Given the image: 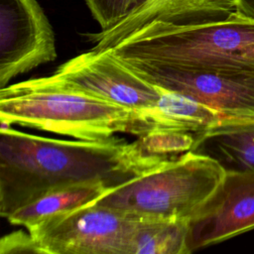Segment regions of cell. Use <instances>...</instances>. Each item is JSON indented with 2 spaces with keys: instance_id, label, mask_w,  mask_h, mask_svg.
<instances>
[{
  "instance_id": "cell-11",
  "label": "cell",
  "mask_w": 254,
  "mask_h": 254,
  "mask_svg": "<svg viewBox=\"0 0 254 254\" xmlns=\"http://www.w3.org/2000/svg\"><path fill=\"white\" fill-rule=\"evenodd\" d=\"M191 152L208 157L226 172H254V118H223L194 133Z\"/></svg>"
},
{
  "instance_id": "cell-1",
  "label": "cell",
  "mask_w": 254,
  "mask_h": 254,
  "mask_svg": "<svg viewBox=\"0 0 254 254\" xmlns=\"http://www.w3.org/2000/svg\"><path fill=\"white\" fill-rule=\"evenodd\" d=\"M168 161L144 157L133 142L115 137L60 140L10 126L0 132V214L7 218L51 190L77 184L115 189Z\"/></svg>"
},
{
  "instance_id": "cell-12",
  "label": "cell",
  "mask_w": 254,
  "mask_h": 254,
  "mask_svg": "<svg viewBox=\"0 0 254 254\" xmlns=\"http://www.w3.org/2000/svg\"><path fill=\"white\" fill-rule=\"evenodd\" d=\"M156 105L142 115L153 130H174L197 133L206 130L224 117L214 109L178 91L161 87Z\"/></svg>"
},
{
  "instance_id": "cell-17",
  "label": "cell",
  "mask_w": 254,
  "mask_h": 254,
  "mask_svg": "<svg viewBox=\"0 0 254 254\" xmlns=\"http://www.w3.org/2000/svg\"><path fill=\"white\" fill-rule=\"evenodd\" d=\"M0 253H41V251L29 231L18 230L1 238Z\"/></svg>"
},
{
  "instance_id": "cell-6",
  "label": "cell",
  "mask_w": 254,
  "mask_h": 254,
  "mask_svg": "<svg viewBox=\"0 0 254 254\" xmlns=\"http://www.w3.org/2000/svg\"><path fill=\"white\" fill-rule=\"evenodd\" d=\"M121 61L149 82L191 97L224 118H254L252 72Z\"/></svg>"
},
{
  "instance_id": "cell-2",
  "label": "cell",
  "mask_w": 254,
  "mask_h": 254,
  "mask_svg": "<svg viewBox=\"0 0 254 254\" xmlns=\"http://www.w3.org/2000/svg\"><path fill=\"white\" fill-rule=\"evenodd\" d=\"M0 119L96 142L110 140L116 133L141 136L153 130L140 112L67 85L54 74L2 87Z\"/></svg>"
},
{
  "instance_id": "cell-9",
  "label": "cell",
  "mask_w": 254,
  "mask_h": 254,
  "mask_svg": "<svg viewBox=\"0 0 254 254\" xmlns=\"http://www.w3.org/2000/svg\"><path fill=\"white\" fill-rule=\"evenodd\" d=\"M254 228V172H226L188 220V254Z\"/></svg>"
},
{
  "instance_id": "cell-15",
  "label": "cell",
  "mask_w": 254,
  "mask_h": 254,
  "mask_svg": "<svg viewBox=\"0 0 254 254\" xmlns=\"http://www.w3.org/2000/svg\"><path fill=\"white\" fill-rule=\"evenodd\" d=\"M195 141L194 133L174 130H152L133 141L144 157L164 160L177 159L191 150Z\"/></svg>"
},
{
  "instance_id": "cell-14",
  "label": "cell",
  "mask_w": 254,
  "mask_h": 254,
  "mask_svg": "<svg viewBox=\"0 0 254 254\" xmlns=\"http://www.w3.org/2000/svg\"><path fill=\"white\" fill-rule=\"evenodd\" d=\"M188 221L140 218L132 254H188Z\"/></svg>"
},
{
  "instance_id": "cell-18",
  "label": "cell",
  "mask_w": 254,
  "mask_h": 254,
  "mask_svg": "<svg viewBox=\"0 0 254 254\" xmlns=\"http://www.w3.org/2000/svg\"><path fill=\"white\" fill-rule=\"evenodd\" d=\"M236 13L254 21V0H236Z\"/></svg>"
},
{
  "instance_id": "cell-16",
  "label": "cell",
  "mask_w": 254,
  "mask_h": 254,
  "mask_svg": "<svg viewBox=\"0 0 254 254\" xmlns=\"http://www.w3.org/2000/svg\"><path fill=\"white\" fill-rule=\"evenodd\" d=\"M85 2L101 30H107L129 14L134 0H85Z\"/></svg>"
},
{
  "instance_id": "cell-13",
  "label": "cell",
  "mask_w": 254,
  "mask_h": 254,
  "mask_svg": "<svg viewBox=\"0 0 254 254\" xmlns=\"http://www.w3.org/2000/svg\"><path fill=\"white\" fill-rule=\"evenodd\" d=\"M111 190L102 183L77 184L54 190L15 210L7 219L13 225L29 229L48 218L90 204Z\"/></svg>"
},
{
  "instance_id": "cell-8",
  "label": "cell",
  "mask_w": 254,
  "mask_h": 254,
  "mask_svg": "<svg viewBox=\"0 0 254 254\" xmlns=\"http://www.w3.org/2000/svg\"><path fill=\"white\" fill-rule=\"evenodd\" d=\"M56 58L55 34L37 0H0V87Z\"/></svg>"
},
{
  "instance_id": "cell-5",
  "label": "cell",
  "mask_w": 254,
  "mask_h": 254,
  "mask_svg": "<svg viewBox=\"0 0 254 254\" xmlns=\"http://www.w3.org/2000/svg\"><path fill=\"white\" fill-rule=\"evenodd\" d=\"M140 218L92 202L48 218L28 231L42 254H132Z\"/></svg>"
},
{
  "instance_id": "cell-4",
  "label": "cell",
  "mask_w": 254,
  "mask_h": 254,
  "mask_svg": "<svg viewBox=\"0 0 254 254\" xmlns=\"http://www.w3.org/2000/svg\"><path fill=\"white\" fill-rule=\"evenodd\" d=\"M224 175L214 160L189 151L111 190L93 203L141 218L188 221Z\"/></svg>"
},
{
  "instance_id": "cell-7",
  "label": "cell",
  "mask_w": 254,
  "mask_h": 254,
  "mask_svg": "<svg viewBox=\"0 0 254 254\" xmlns=\"http://www.w3.org/2000/svg\"><path fill=\"white\" fill-rule=\"evenodd\" d=\"M54 75L67 85L140 113L154 107L162 91L109 51L82 53L59 65Z\"/></svg>"
},
{
  "instance_id": "cell-10",
  "label": "cell",
  "mask_w": 254,
  "mask_h": 254,
  "mask_svg": "<svg viewBox=\"0 0 254 254\" xmlns=\"http://www.w3.org/2000/svg\"><path fill=\"white\" fill-rule=\"evenodd\" d=\"M236 12V0H134L129 14L113 27L87 34L93 50L102 51L129 33L153 21L188 24L227 18Z\"/></svg>"
},
{
  "instance_id": "cell-3",
  "label": "cell",
  "mask_w": 254,
  "mask_h": 254,
  "mask_svg": "<svg viewBox=\"0 0 254 254\" xmlns=\"http://www.w3.org/2000/svg\"><path fill=\"white\" fill-rule=\"evenodd\" d=\"M107 50L123 61L254 73V21L236 12L188 24L153 21Z\"/></svg>"
}]
</instances>
